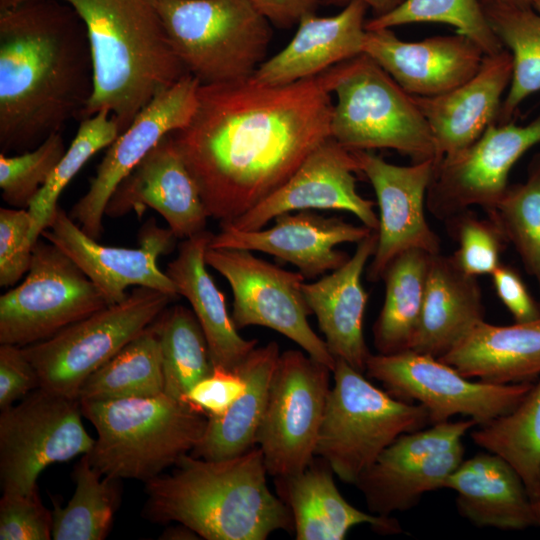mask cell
<instances>
[{
	"instance_id": "60d3db41",
	"label": "cell",
	"mask_w": 540,
	"mask_h": 540,
	"mask_svg": "<svg viewBox=\"0 0 540 540\" xmlns=\"http://www.w3.org/2000/svg\"><path fill=\"white\" fill-rule=\"evenodd\" d=\"M418 22L452 25L457 33L468 37L485 55L504 50L492 30L480 0H404L391 11L366 21V30L391 29Z\"/></svg>"
},
{
	"instance_id": "6da1fadb",
	"label": "cell",
	"mask_w": 540,
	"mask_h": 540,
	"mask_svg": "<svg viewBox=\"0 0 540 540\" xmlns=\"http://www.w3.org/2000/svg\"><path fill=\"white\" fill-rule=\"evenodd\" d=\"M345 61L313 77L200 84L190 122L170 136L209 217L229 222L280 188L331 137V93Z\"/></svg>"
},
{
	"instance_id": "db71d44e",
	"label": "cell",
	"mask_w": 540,
	"mask_h": 540,
	"mask_svg": "<svg viewBox=\"0 0 540 540\" xmlns=\"http://www.w3.org/2000/svg\"><path fill=\"white\" fill-rule=\"evenodd\" d=\"M531 502L535 513L536 526L540 527V473L538 476L534 494L531 497Z\"/></svg>"
},
{
	"instance_id": "484cf974",
	"label": "cell",
	"mask_w": 540,
	"mask_h": 540,
	"mask_svg": "<svg viewBox=\"0 0 540 540\" xmlns=\"http://www.w3.org/2000/svg\"><path fill=\"white\" fill-rule=\"evenodd\" d=\"M333 475L327 461L315 456L303 471L275 477L277 496L293 518L295 539L343 540L360 524H368L382 534L402 532L395 518L366 513L347 502Z\"/></svg>"
},
{
	"instance_id": "83f0119b",
	"label": "cell",
	"mask_w": 540,
	"mask_h": 540,
	"mask_svg": "<svg viewBox=\"0 0 540 540\" xmlns=\"http://www.w3.org/2000/svg\"><path fill=\"white\" fill-rule=\"evenodd\" d=\"M459 514L478 527L523 530L536 526L533 505L516 471L487 452L463 459L446 480Z\"/></svg>"
},
{
	"instance_id": "3957f363",
	"label": "cell",
	"mask_w": 540,
	"mask_h": 540,
	"mask_svg": "<svg viewBox=\"0 0 540 540\" xmlns=\"http://www.w3.org/2000/svg\"><path fill=\"white\" fill-rule=\"evenodd\" d=\"M168 474L145 482L142 516L181 523L206 540H265L294 531L289 508L267 485L261 449L223 460L183 455Z\"/></svg>"
},
{
	"instance_id": "d6a6232c",
	"label": "cell",
	"mask_w": 540,
	"mask_h": 540,
	"mask_svg": "<svg viewBox=\"0 0 540 540\" xmlns=\"http://www.w3.org/2000/svg\"><path fill=\"white\" fill-rule=\"evenodd\" d=\"M464 459L462 443L426 459L400 465L373 463L354 485L363 494L369 512L390 516L415 506L423 494L442 489Z\"/></svg>"
},
{
	"instance_id": "d4e9b609",
	"label": "cell",
	"mask_w": 540,
	"mask_h": 540,
	"mask_svg": "<svg viewBox=\"0 0 540 540\" xmlns=\"http://www.w3.org/2000/svg\"><path fill=\"white\" fill-rule=\"evenodd\" d=\"M367 8L352 1L335 16L305 15L287 46L262 62L251 77L264 85L289 84L361 55Z\"/></svg>"
},
{
	"instance_id": "603a6c76",
	"label": "cell",
	"mask_w": 540,
	"mask_h": 540,
	"mask_svg": "<svg viewBox=\"0 0 540 540\" xmlns=\"http://www.w3.org/2000/svg\"><path fill=\"white\" fill-rule=\"evenodd\" d=\"M512 71V56L505 48L485 55L479 71L453 90L433 97L412 96L431 130L434 163L468 147L497 123Z\"/></svg>"
},
{
	"instance_id": "1f68e13d",
	"label": "cell",
	"mask_w": 540,
	"mask_h": 540,
	"mask_svg": "<svg viewBox=\"0 0 540 540\" xmlns=\"http://www.w3.org/2000/svg\"><path fill=\"white\" fill-rule=\"evenodd\" d=\"M433 254L410 249L385 268V298L373 324V344L379 354L410 350L419 324Z\"/></svg>"
},
{
	"instance_id": "f6af8a7d",
	"label": "cell",
	"mask_w": 540,
	"mask_h": 540,
	"mask_svg": "<svg viewBox=\"0 0 540 540\" xmlns=\"http://www.w3.org/2000/svg\"><path fill=\"white\" fill-rule=\"evenodd\" d=\"M28 209L0 208V286H14L29 271L34 244Z\"/></svg>"
},
{
	"instance_id": "ee69618b",
	"label": "cell",
	"mask_w": 540,
	"mask_h": 540,
	"mask_svg": "<svg viewBox=\"0 0 540 540\" xmlns=\"http://www.w3.org/2000/svg\"><path fill=\"white\" fill-rule=\"evenodd\" d=\"M475 425V420L469 418L436 423L428 429L404 433L397 437L375 462L387 466L400 465L446 452L462 443L464 435Z\"/></svg>"
},
{
	"instance_id": "277c9868",
	"label": "cell",
	"mask_w": 540,
	"mask_h": 540,
	"mask_svg": "<svg viewBox=\"0 0 540 540\" xmlns=\"http://www.w3.org/2000/svg\"><path fill=\"white\" fill-rule=\"evenodd\" d=\"M28 0H0V9ZM83 21L94 61V91L81 121L102 109L120 133L161 91L189 74L167 37L158 0H60Z\"/></svg>"
},
{
	"instance_id": "44dd1931",
	"label": "cell",
	"mask_w": 540,
	"mask_h": 540,
	"mask_svg": "<svg viewBox=\"0 0 540 540\" xmlns=\"http://www.w3.org/2000/svg\"><path fill=\"white\" fill-rule=\"evenodd\" d=\"M148 208L157 211L177 239L206 230L209 218L199 189L170 133L163 137L111 195L105 215L119 218Z\"/></svg>"
},
{
	"instance_id": "f907efd6",
	"label": "cell",
	"mask_w": 540,
	"mask_h": 540,
	"mask_svg": "<svg viewBox=\"0 0 540 540\" xmlns=\"http://www.w3.org/2000/svg\"><path fill=\"white\" fill-rule=\"evenodd\" d=\"M257 10L279 28H290L315 13L321 0H251Z\"/></svg>"
},
{
	"instance_id": "ba28073f",
	"label": "cell",
	"mask_w": 540,
	"mask_h": 540,
	"mask_svg": "<svg viewBox=\"0 0 540 540\" xmlns=\"http://www.w3.org/2000/svg\"><path fill=\"white\" fill-rule=\"evenodd\" d=\"M330 134L346 149H393L412 163L435 161L431 130L412 95L362 53L345 61Z\"/></svg>"
},
{
	"instance_id": "d590c367",
	"label": "cell",
	"mask_w": 540,
	"mask_h": 540,
	"mask_svg": "<svg viewBox=\"0 0 540 540\" xmlns=\"http://www.w3.org/2000/svg\"><path fill=\"white\" fill-rule=\"evenodd\" d=\"M74 493L65 507L54 501L52 539L103 540L121 499L120 479L102 475L83 455L73 470Z\"/></svg>"
},
{
	"instance_id": "7c38bea8",
	"label": "cell",
	"mask_w": 540,
	"mask_h": 540,
	"mask_svg": "<svg viewBox=\"0 0 540 540\" xmlns=\"http://www.w3.org/2000/svg\"><path fill=\"white\" fill-rule=\"evenodd\" d=\"M365 372L393 397L422 405L431 424L460 414L484 425L516 407L534 385L474 382L440 359L413 350L371 353Z\"/></svg>"
},
{
	"instance_id": "ab89813d",
	"label": "cell",
	"mask_w": 540,
	"mask_h": 540,
	"mask_svg": "<svg viewBox=\"0 0 540 540\" xmlns=\"http://www.w3.org/2000/svg\"><path fill=\"white\" fill-rule=\"evenodd\" d=\"M486 214L512 243L540 292V154L532 159L526 181L509 185L496 207Z\"/></svg>"
},
{
	"instance_id": "7a4b0ae2",
	"label": "cell",
	"mask_w": 540,
	"mask_h": 540,
	"mask_svg": "<svg viewBox=\"0 0 540 540\" xmlns=\"http://www.w3.org/2000/svg\"><path fill=\"white\" fill-rule=\"evenodd\" d=\"M94 91L87 29L67 3L28 0L0 9V151L22 153L72 119Z\"/></svg>"
},
{
	"instance_id": "9a60e30c",
	"label": "cell",
	"mask_w": 540,
	"mask_h": 540,
	"mask_svg": "<svg viewBox=\"0 0 540 540\" xmlns=\"http://www.w3.org/2000/svg\"><path fill=\"white\" fill-rule=\"evenodd\" d=\"M540 143V116L524 126L494 123L468 147L434 163L426 208L437 219L481 207L492 211L508 184L514 164Z\"/></svg>"
},
{
	"instance_id": "52a82bcc",
	"label": "cell",
	"mask_w": 540,
	"mask_h": 540,
	"mask_svg": "<svg viewBox=\"0 0 540 540\" xmlns=\"http://www.w3.org/2000/svg\"><path fill=\"white\" fill-rule=\"evenodd\" d=\"M315 456L343 482L354 484L400 435L430 423L418 403L399 400L336 359Z\"/></svg>"
},
{
	"instance_id": "f5cc1de1",
	"label": "cell",
	"mask_w": 540,
	"mask_h": 540,
	"mask_svg": "<svg viewBox=\"0 0 540 540\" xmlns=\"http://www.w3.org/2000/svg\"><path fill=\"white\" fill-rule=\"evenodd\" d=\"M159 539L164 540H195L200 539V536L190 527L177 523L175 526L166 528Z\"/></svg>"
},
{
	"instance_id": "9c48e42d",
	"label": "cell",
	"mask_w": 540,
	"mask_h": 540,
	"mask_svg": "<svg viewBox=\"0 0 540 540\" xmlns=\"http://www.w3.org/2000/svg\"><path fill=\"white\" fill-rule=\"evenodd\" d=\"M175 298L156 289L135 287L122 302L22 347L39 376L40 387L77 399L86 378L139 336Z\"/></svg>"
},
{
	"instance_id": "d6986e66",
	"label": "cell",
	"mask_w": 540,
	"mask_h": 540,
	"mask_svg": "<svg viewBox=\"0 0 540 540\" xmlns=\"http://www.w3.org/2000/svg\"><path fill=\"white\" fill-rule=\"evenodd\" d=\"M358 172L352 151L329 137L307 156L280 188L236 219L220 222V226L242 231L258 230L284 213L338 210L350 212L366 227L378 230L375 203L357 191L355 174Z\"/></svg>"
},
{
	"instance_id": "74e56055",
	"label": "cell",
	"mask_w": 540,
	"mask_h": 540,
	"mask_svg": "<svg viewBox=\"0 0 540 540\" xmlns=\"http://www.w3.org/2000/svg\"><path fill=\"white\" fill-rule=\"evenodd\" d=\"M153 325L160 343L164 393L181 400L214 370L206 337L192 309L179 304L167 307Z\"/></svg>"
},
{
	"instance_id": "7402d4cb",
	"label": "cell",
	"mask_w": 540,
	"mask_h": 540,
	"mask_svg": "<svg viewBox=\"0 0 540 540\" xmlns=\"http://www.w3.org/2000/svg\"><path fill=\"white\" fill-rule=\"evenodd\" d=\"M363 53L412 96L447 93L471 79L484 52L468 37L457 34L408 42L389 28L366 30Z\"/></svg>"
},
{
	"instance_id": "2e32d148",
	"label": "cell",
	"mask_w": 540,
	"mask_h": 540,
	"mask_svg": "<svg viewBox=\"0 0 540 540\" xmlns=\"http://www.w3.org/2000/svg\"><path fill=\"white\" fill-rule=\"evenodd\" d=\"M199 86L196 77L185 75L158 93L107 147L88 190L68 213L88 236H102L106 205L121 181L163 137L190 122Z\"/></svg>"
},
{
	"instance_id": "681fc988",
	"label": "cell",
	"mask_w": 540,
	"mask_h": 540,
	"mask_svg": "<svg viewBox=\"0 0 540 540\" xmlns=\"http://www.w3.org/2000/svg\"><path fill=\"white\" fill-rule=\"evenodd\" d=\"M490 276L497 296L515 322H529L540 318L538 304L513 267L501 263Z\"/></svg>"
},
{
	"instance_id": "7dc6e473",
	"label": "cell",
	"mask_w": 540,
	"mask_h": 540,
	"mask_svg": "<svg viewBox=\"0 0 540 540\" xmlns=\"http://www.w3.org/2000/svg\"><path fill=\"white\" fill-rule=\"evenodd\" d=\"M245 383L238 372L214 368L181 398L197 411L209 417L223 415L242 394Z\"/></svg>"
},
{
	"instance_id": "f1b7e54d",
	"label": "cell",
	"mask_w": 540,
	"mask_h": 540,
	"mask_svg": "<svg viewBox=\"0 0 540 540\" xmlns=\"http://www.w3.org/2000/svg\"><path fill=\"white\" fill-rule=\"evenodd\" d=\"M484 316L477 277L461 270L451 255L435 254L410 350L440 358L484 321Z\"/></svg>"
},
{
	"instance_id": "e575fe53",
	"label": "cell",
	"mask_w": 540,
	"mask_h": 540,
	"mask_svg": "<svg viewBox=\"0 0 540 540\" xmlns=\"http://www.w3.org/2000/svg\"><path fill=\"white\" fill-rule=\"evenodd\" d=\"M538 11L528 5L482 4L487 20L513 62L509 91L502 101L497 124L510 121L525 98L540 91V0Z\"/></svg>"
},
{
	"instance_id": "ac0fdd59",
	"label": "cell",
	"mask_w": 540,
	"mask_h": 540,
	"mask_svg": "<svg viewBox=\"0 0 540 540\" xmlns=\"http://www.w3.org/2000/svg\"><path fill=\"white\" fill-rule=\"evenodd\" d=\"M359 172L371 183L379 209L378 240L367 268V279L381 280L385 268L399 254L421 249L441 253V242L426 216V195L434 160L399 166L373 151L353 150Z\"/></svg>"
},
{
	"instance_id": "4fadbf2b",
	"label": "cell",
	"mask_w": 540,
	"mask_h": 540,
	"mask_svg": "<svg viewBox=\"0 0 540 540\" xmlns=\"http://www.w3.org/2000/svg\"><path fill=\"white\" fill-rule=\"evenodd\" d=\"M331 373L300 350L280 354L256 439L269 475L296 474L314 459Z\"/></svg>"
},
{
	"instance_id": "e0dca14e",
	"label": "cell",
	"mask_w": 540,
	"mask_h": 540,
	"mask_svg": "<svg viewBox=\"0 0 540 540\" xmlns=\"http://www.w3.org/2000/svg\"><path fill=\"white\" fill-rule=\"evenodd\" d=\"M41 236L64 252L101 290L109 305L122 302L130 286L148 287L175 297L178 292L169 276L157 265L158 257L170 253L176 237L172 231L147 221L139 232L138 248L102 245L58 207Z\"/></svg>"
},
{
	"instance_id": "b9f144b4",
	"label": "cell",
	"mask_w": 540,
	"mask_h": 540,
	"mask_svg": "<svg viewBox=\"0 0 540 540\" xmlns=\"http://www.w3.org/2000/svg\"><path fill=\"white\" fill-rule=\"evenodd\" d=\"M65 151L62 132H57L31 150L17 155L0 153V188L4 202L13 208L28 209Z\"/></svg>"
},
{
	"instance_id": "5bb4252c",
	"label": "cell",
	"mask_w": 540,
	"mask_h": 540,
	"mask_svg": "<svg viewBox=\"0 0 540 540\" xmlns=\"http://www.w3.org/2000/svg\"><path fill=\"white\" fill-rule=\"evenodd\" d=\"M207 266L229 283L233 293L232 320L236 328H270L298 344L331 370L336 359L325 340L311 328V311L302 291L305 277L235 248H207Z\"/></svg>"
},
{
	"instance_id": "bcb514c9",
	"label": "cell",
	"mask_w": 540,
	"mask_h": 540,
	"mask_svg": "<svg viewBox=\"0 0 540 540\" xmlns=\"http://www.w3.org/2000/svg\"><path fill=\"white\" fill-rule=\"evenodd\" d=\"M52 524V510L43 505L38 490L29 494H2L1 540H49Z\"/></svg>"
},
{
	"instance_id": "836d02e7",
	"label": "cell",
	"mask_w": 540,
	"mask_h": 540,
	"mask_svg": "<svg viewBox=\"0 0 540 540\" xmlns=\"http://www.w3.org/2000/svg\"><path fill=\"white\" fill-rule=\"evenodd\" d=\"M164 393L160 343L153 323L82 383L79 401H111Z\"/></svg>"
},
{
	"instance_id": "8992f818",
	"label": "cell",
	"mask_w": 540,
	"mask_h": 540,
	"mask_svg": "<svg viewBox=\"0 0 540 540\" xmlns=\"http://www.w3.org/2000/svg\"><path fill=\"white\" fill-rule=\"evenodd\" d=\"M171 46L200 84L249 78L265 61L270 22L251 0H158Z\"/></svg>"
},
{
	"instance_id": "5b68a950",
	"label": "cell",
	"mask_w": 540,
	"mask_h": 540,
	"mask_svg": "<svg viewBox=\"0 0 540 540\" xmlns=\"http://www.w3.org/2000/svg\"><path fill=\"white\" fill-rule=\"evenodd\" d=\"M97 438L87 454L102 475L144 483L190 453L208 417L165 393L111 401H80Z\"/></svg>"
},
{
	"instance_id": "ffe728a7",
	"label": "cell",
	"mask_w": 540,
	"mask_h": 540,
	"mask_svg": "<svg viewBox=\"0 0 540 540\" xmlns=\"http://www.w3.org/2000/svg\"><path fill=\"white\" fill-rule=\"evenodd\" d=\"M267 229L242 231L220 226L208 248H235L272 255L297 267L305 279H314L341 267L350 256L336 246L359 243L373 231L336 216L327 217L313 210L288 212L277 216Z\"/></svg>"
},
{
	"instance_id": "f546056e",
	"label": "cell",
	"mask_w": 540,
	"mask_h": 540,
	"mask_svg": "<svg viewBox=\"0 0 540 540\" xmlns=\"http://www.w3.org/2000/svg\"><path fill=\"white\" fill-rule=\"evenodd\" d=\"M438 359L469 379L495 384L530 381L540 375V318L512 325L484 320Z\"/></svg>"
},
{
	"instance_id": "f35d334b",
	"label": "cell",
	"mask_w": 540,
	"mask_h": 540,
	"mask_svg": "<svg viewBox=\"0 0 540 540\" xmlns=\"http://www.w3.org/2000/svg\"><path fill=\"white\" fill-rule=\"evenodd\" d=\"M119 134L118 124L107 109L80 121L70 146L28 208L32 220L30 240L33 244L48 227L59 207L58 199L64 188L93 155L108 147Z\"/></svg>"
},
{
	"instance_id": "816d5d0a",
	"label": "cell",
	"mask_w": 540,
	"mask_h": 540,
	"mask_svg": "<svg viewBox=\"0 0 540 540\" xmlns=\"http://www.w3.org/2000/svg\"><path fill=\"white\" fill-rule=\"evenodd\" d=\"M352 1L363 2L375 12L376 16H379L391 11L404 0H322V3L325 5L346 6Z\"/></svg>"
},
{
	"instance_id": "7bdbcfd3",
	"label": "cell",
	"mask_w": 540,
	"mask_h": 540,
	"mask_svg": "<svg viewBox=\"0 0 540 540\" xmlns=\"http://www.w3.org/2000/svg\"><path fill=\"white\" fill-rule=\"evenodd\" d=\"M444 223L458 243L451 256L465 273L475 277L491 275L502 263L500 256L508 242L493 219L479 218L468 209Z\"/></svg>"
},
{
	"instance_id": "30bf717a",
	"label": "cell",
	"mask_w": 540,
	"mask_h": 540,
	"mask_svg": "<svg viewBox=\"0 0 540 540\" xmlns=\"http://www.w3.org/2000/svg\"><path fill=\"white\" fill-rule=\"evenodd\" d=\"M109 306L101 290L56 245L38 239L27 276L0 297V344L25 347Z\"/></svg>"
},
{
	"instance_id": "cb8c5ba5",
	"label": "cell",
	"mask_w": 540,
	"mask_h": 540,
	"mask_svg": "<svg viewBox=\"0 0 540 540\" xmlns=\"http://www.w3.org/2000/svg\"><path fill=\"white\" fill-rule=\"evenodd\" d=\"M377 240L375 230L357 243L353 255L341 267L302 285L330 353L362 373L371 354L363 333L368 293L362 285V275L374 255Z\"/></svg>"
},
{
	"instance_id": "4dcf8cb0",
	"label": "cell",
	"mask_w": 540,
	"mask_h": 540,
	"mask_svg": "<svg viewBox=\"0 0 540 540\" xmlns=\"http://www.w3.org/2000/svg\"><path fill=\"white\" fill-rule=\"evenodd\" d=\"M280 354L275 341L251 351L236 371L245 383L242 394L223 415L208 418L205 432L191 455L206 460H223L239 456L256 446Z\"/></svg>"
},
{
	"instance_id": "c3c4849f",
	"label": "cell",
	"mask_w": 540,
	"mask_h": 540,
	"mask_svg": "<svg viewBox=\"0 0 540 540\" xmlns=\"http://www.w3.org/2000/svg\"><path fill=\"white\" fill-rule=\"evenodd\" d=\"M40 387L39 376L23 348L0 345V410Z\"/></svg>"
},
{
	"instance_id": "4316f807",
	"label": "cell",
	"mask_w": 540,
	"mask_h": 540,
	"mask_svg": "<svg viewBox=\"0 0 540 540\" xmlns=\"http://www.w3.org/2000/svg\"><path fill=\"white\" fill-rule=\"evenodd\" d=\"M213 233L204 230L182 240L178 255L165 273L178 295L191 305L206 337L213 367L236 372L251 351L256 339H245L229 315L223 293L206 269L205 253Z\"/></svg>"
},
{
	"instance_id": "8d00e7d4",
	"label": "cell",
	"mask_w": 540,
	"mask_h": 540,
	"mask_svg": "<svg viewBox=\"0 0 540 540\" xmlns=\"http://www.w3.org/2000/svg\"><path fill=\"white\" fill-rule=\"evenodd\" d=\"M470 436L516 471L531 499L540 473V380L511 411L480 425Z\"/></svg>"
},
{
	"instance_id": "11a10c76",
	"label": "cell",
	"mask_w": 540,
	"mask_h": 540,
	"mask_svg": "<svg viewBox=\"0 0 540 540\" xmlns=\"http://www.w3.org/2000/svg\"><path fill=\"white\" fill-rule=\"evenodd\" d=\"M482 4L497 3V4H507V5H521L526 6L531 2L536 0H480Z\"/></svg>"
},
{
	"instance_id": "8fae6325",
	"label": "cell",
	"mask_w": 540,
	"mask_h": 540,
	"mask_svg": "<svg viewBox=\"0 0 540 540\" xmlns=\"http://www.w3.org/2000/svg\"><path fill=\"white\" fill-rule=\"evenodd\" d=\"M81 403L39 387L0 414L3 493L29 494L48 466L88 454L95 442L82 422Z\"/></svg>"
}]
</instances>
